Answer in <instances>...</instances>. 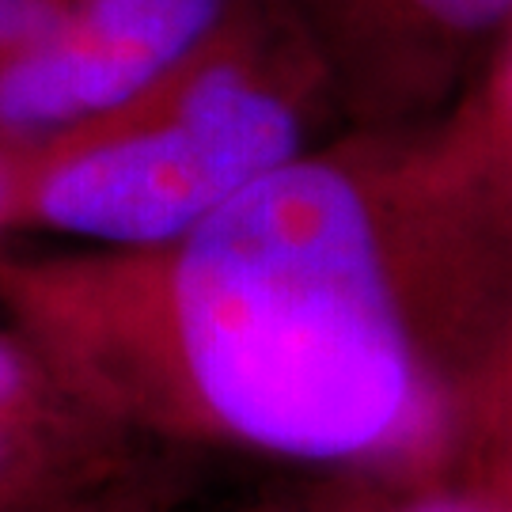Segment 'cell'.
I'll return each instance as SVG.
<instances>
[{
    "label": "cell",
    "mask_w": 512,
    "mask_h": 512,
    "mask_svg": "<svg viewBox=\"0 0 512 512\" xmlns=\"http://www.w3.org/2000/svg\"><path fill=\"white\" fill-rule=\"evenodd\" d=\"M27 512H88V509H80V505H50V509H27Z\"/></svg>",
    "instance_id": "ba28073f"
},
{
    "label": "cell",
    "mask_w": 512,
    "mask_h": 512,
    "mask_svg": "<svg viewBox=\"0 0 512 512\" xmlns=\"http://www.w3.org/2000/svg\"><path fill=\"white\" fill-rule=\"evenodd\" d=\"M236 512H512V467L444 475L319 471L296 475Z\"/></svg>",
    "instance_id": "5b68a950"
},
{
    "label": "cell",
    "mask_w": 512,
    "mask_h": 512,
    "mask_svg": "<svg viewBox=\"0 0 512 512\" xmlns=\"http://www.w3.org/2000/svg\"><path fill=\"white\" fill-rule=\"evenodd\" d=\"M8 236V148L0 145V239Z\"/></svg>",
    "instance_id": "52a82bcc"
},
{
    "label": "cell",
    "mask_w": 512,
    "mask_h": 512,
    "mask_svg": "<svg viewBox=\"0 0 512 512\" xmlns=\"http://www.w3.org/2000/svg\"><path fill=\"white\" fill-rule=\"evenodd\" d=\"M0 315L126 440L300 475L512 467V46L179 236L0 251Z\"/></svg>",
    "instance_id": "6da1fadb"
},
{
    "label": "cell",
    "mask_w": 512,
    "mask_h": 512,
    "mask_svg": "<svg viewBox=\"0 0 512 512\" xmlns=\"http://www.w3.org/2000/svg\"><path fill=\"white\" fill-rule=\"evenodd\" d=\"M346 126L448 107L505 46L512 0H293Z\"/></svg>",
    "instance_id": "3957f363"
},
{
    "label": "cell",
    "mask_w": 512,
    "mask_h": 512,
    "mask_svg": "<svg viewBox=\"0 0 512 512\" xmlns=\"http://www.w3.org/2000/svg\"><path fill=\"white\" fill-rule=\"evenodd\" d=\"M129 444H73L0 429V512L69 505L122 467Z\"/></svg>",
    "instance_id": "8992f818"
},
{
    "label": "cell",
    "mask_w": 512,
    "mask_h": 512,
    "mask_svg": "<svg viewBox=\"0 0 512 512\" xmlns=\"http://www.w3.org/2000/svg\"><path fill=\"white\" fill-rule=\"evenodd\" d=\"M342 122L293 0H232L122 103L8 148V232L145 247L289 164Z\"/></svg>",
    "instance_id": "7a4b0ae2"
},
{
    "label": "cell",
    "mask_w": 512,
    "mask_h": 512,
    "mask_svg": "<svg viewBox=\"0 0 512 512\" xmlns=\"http://www.w3.org/2000/svg\"><path fill=\"white\" fill-rule=\"evenodd\" d=\"M228 8L232 0H65L54 35L0 69V145L122 103L190 54Z\"/></svg>",
    "instance_id": "277c9868"
}]
</instances>
